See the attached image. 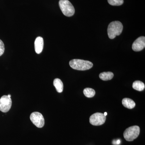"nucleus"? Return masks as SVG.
I'll use <instances>...</instances> for the list:
<instances>
[{
  "mask_svg": "<svg viewBox=\"0 0 145 145\" xmlns=\"http://www.w3.org/2000/svg\"><path fill=\"white\" fill-rule=\"evenodd\" d=\"M123 29V24L119 21H114L110 23L108 27V35L109 39H113L116 36L121 34Z\"/></svg>",
  "mask_w": 145,
  "mask_h": 145,
  "instance_id": "nucleus-1",
  "label": "nucleus"
},
{
  "mask_svg": "<svg viewBox=\"0 0 145 145\" xmlns=\"http://www.w3.org/2000/svg\"><path fill=\"white\" fill-rule=\"evenodd\" d=\"M69 65L73 69L80 71L88 70L93 66V63L89 61L77 59L71 60Z\"/></svg>",
  "mask_w": 145,
  "mask_h": 145,
  "instance_id": "nucleus-2",
  "label": "nucleus"
},
{
  "mask_svg": "<svg viewBox=\"0 0 145 145\" xmlns=\"http://www.w3.org/2000/svg\"><path fill=\"white\" fill-rule=\"evenodd\" d=\"M59 5L63 14L67 17H71L75 13V8L68 0H60Z\"/></svg>",
  "mask_w": 145,
  "mask_h": 145,
  "instance_id": "nucleus-3",
  "label": "nucleus"
},
{
  "mask_svg": "<svg viewBox=\"0 0 145 145\" xmlns=\"http://www.w3.org/2000/svg\"><path fill=\"white\" fill-rule=\"evenodd\" d=\"M140 133V128L135 125L129 127L126 129L123 133L124 137L128 142H131L137 138Z\"/></svg>",
  "mask_w": 145,
  "mask_h": 145,
  "instance_id": "nucleus-4",
  "label": "nucleus"
},
{
  "mask_svg": "<svg viewBox=\"0 0 145 145\" xmlns=\"http://www.w3.org/2000/svg\"><path fill=\"white\" fill-rule=\"evenodd\" d=\"M106 117L103 113L96 112L91 115L89 118V123L94 126H100L105 123Z\"/></svg>",
  "mask_w": 145,
  "mask_h": 145,
  "instance_id": "nucleus-5",
  "label": "nucleus"
},
{
  "mask_svg": "<svg viewBox=\"0 0 145 145\" xmlns=\"http://www.w3.org/2000/svg\"><path fill=\"white\" fill-rule=\"evenodd\" d=\"M30 119L32 123L38 127L42 128L44 126V118L40 112H32L30 115Z\"/></svg>",
  "mask_w": 145,
  "mask_h": 145,
  "instance_id": "nucleus-6",
  "label": "nucleus"
},
{
  "mask_svg": "<svg viewBox=\"0 0 145 145\" xmlns=\"http://www.w3.org/2000/svg\"><path fill=\"white\" fill-rule=\"evenodd\" d=\"M12 105V101L7 96H3L0 99V110L3 112L9 111Z\"/></svg>",
  "mask_w": 145,
  "mask_h": 145,
  "instance_id": "nucleus-7",
  "label": "nucleus"
},
{
  "mask_svg": "<svg viewBox=\"0 0 145 145\" xmlns=\"http://www.w3.org/2000/svg\"><path fill=\"white\" fill-rule=\"evenodd\" d=\"M145 47V37L141 36L134 42L132 45V49L135 52H139L142 50Z\"/></svg>",
  "mask_w": 145,
  "mask_h": 145,
  "instance_id": "nucleus-8",
  "label": "nucleus"
},
{
  "mask_svg": "<svg viewBox=\"0 0 145 145\" xmlns=\"http://www.w3.org/2000/svg\"><path fill=\"white\" fill-rule=\"evenodd\" d=\"M35 51L38 54L41 53L43 49L44 40L41 37H37L34 42Z\"/></svg>",
  "mask_w": 145,
  "mask_h": 145,
  "instance_id": "nucleus-9",
  "label": "nucleus"
},
{
  "mask_svg": "<svg viewBox=\"0 0 145 145\" xmlns=\"http://www.w3.org/2000/svg\"><path fill=\"white\" fill-rule=\"evenodd\" d=\"M122 104L125 107L129 109H132L135 107V103L132 99L125 98L122 100Z\"/></svg>",
  "mask_w": 145,
  "mask_h": 145,
  "instance_id": "nucleus-10",
  "label": "nucleus"
},
{
  "mask_svg": "<svg viewBox=\"0 0 145 145\" xmlns=\"http://www.w3.org/2000/svg\"><path fill=\"white\" fill-rule=\"evenodd\" d=\"M53 85L55 87L57 92L61 93L63 89V84L61 80L59 78L54 79Z\"/></svg>",
  "mask_w": 145,
  "mask_h": 145,
  "instance_id": "nucleus-11",
  "label": "nucleus"
},
{
  "mask_svg": "<svg viewBox=\"0 0 145 145\" xmlns=\"http://www.w3.org/2000/svg\"><path fill=\"white\" fill-rule=\"evenodd\" d=\"M114 76L113 72H104L100 73L99 77L101 80L103 81H108L112 79Z\"/></svg>",
  "mask_w": 145,
  "mask_h": 145,
  "instance_id": "nucleus-12",
  "label": "nucleus"
},
{
  "mask_svg": "<svg viewBox=\"0 0 145 145\" xmlns=\"http://www.w3.org/2000/svg\"><path fill=\"white\" fill-rule=\"evenodd\" d=\"M133 88L138 91H142L144 89V84L140 81H135L133 84Z\"/></svg>",
  "mask_w": 145,
  "mask_h": 145,
  "instance_id": "nucleus-13",
  "label": "nucleus"
},
{
  "mask_svg": "<svg viewBox=\"0 0 145 145\" xmlns=\"http://www.w3.org/2000/svg\"><path fill=\"white\" fill-rule=\"evenodd\" d=\"M85 96L88 98H92L95 95V91L92 88H86L83 91Z\"/></svg>",
  "mask_w": 145,
  "mask_h": 145,
  "instance_id": "nucleus-14",
  "label": "nucleus"
},
{
  "mask_svg": "<svg viewBox=\"0 0 145 145\" xmlns=\"http://www.w3.org/2000/svg\"><path fill=\"white\" fill-rule=\"evenodd\" d=\"M108 3L112 6H120L124 3L123 0H108Z\"/></svg>",
  "mask_w": 145,
  "mask_h": 145,
  "instance_id": "nucleus-15",
  "label": "nucleus"
},
{
  "mask_svg": "<svg viewBox=\"0 0 145 145\" xmlns=\"http://www.w3.org/2000/svg\"><path fill=\"white\" fill-rule=\"evenodd\" d=\"M5 51V46L3 42L0 40V56H2Z\"/></svg>",
  "mask_w": 145,
  "mask_h": 145,
  "instance_id": "nucleus-16",
  "label": "nucleus"
},
{
  "mask_svg": "<svg viewBox=\"0 0 145 145\" xmlns=\"http://www.w3.org/2000/svg\"><path fill=\"white\" fill-rule=\"evenodd\" d=\"M120 143H121V141H120V140H117V141H116V142H115V143H113V144H120Z\"/></svg>",
  "mask_w": 145,
  "mask_h": 145,
  "instance_id": "nucleus-17",
  "label": "nucleus"
},
{
  "mask_svg": "<svg viewBox=\"0 0 145 145\" xmlns=\"http://www.w3.org/2000/svg\"><path fill=\"white\" fill-rule=\"evenodd\" d=\"M104 115L105 116H106L107 115V113L106 112H105V113H104Z\"/></svg>",
  "mask_w": 145,
  "mask_h": 145,
  "instance_id": "nucleus-18",
  "label": "nucleus"
},
{
  "mask_svg": "<svg viewBox=\"0 0 145 145\" xmlns=\"http://www.w3.org/2000/svg\"><path fill=\"white\" fill-rule=\"evenodd\" d=\"M7 96H8V97H9V98H10V97H11V95H10V94H8Z\"/></svg>",
  "mask_w": 145,
  "mask_h": 145,
  "instance_id": "nucleus-19",
  "label": "nucleus"
}]
</instances>
